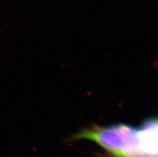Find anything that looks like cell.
I'll return each instance as SVG.
<instances>
[{
  "label": "cell",
  "mask_w": 158,
  "mask_h": 157,
  "mask_svg": "<svg viewBox=\"0 0 158 157\" xmlns=\"http://www.w3.org/2000/svg\"><path fill=\"white\" fill-rule=\"evenodd\" d=\"M70 140L96 143L105 157H158V115L139 126L127 123L92 124L71 135Z\"/></svg>",
  "instance_id": "cell-1"
}]
</instances>
